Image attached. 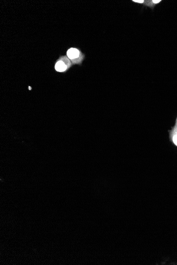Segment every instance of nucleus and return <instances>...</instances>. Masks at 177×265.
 I'll use <instances>...</instances> for the list:
<instances>
[{
  "label": "nucleus",
  "mask_w": 177,
  "mask_h": 265,
  "mask_svg": "<svg viewBox=\"0 0 177 265\" xmlns=\"http://www.w3.org/2000/svg\"><path fill=\"white\" fill-rule=\"evenodd\" d=\"M67 55L70 59H75L80 57V52L76 48H71L67 52Z\"/></svg>",
  "instance_id": "nucleus-1"
},
{
  "label": "nucleus",
  "mask_w": 177,
  "mask_h": 265,
  "mask_svg": "<svg viewBox=\"0 0 177 265\" xmlns=\"http://www.w3.org/2000/svg\"><path fill=\"white\" fill-rule=\"evenodd\" d=\"M161 2H162L161 0H146L145 1L144 5L145 7H149L153 9L156 5L160 3Z\"/></svg>",
  "instance_id": "nucleus-2"
},
{
  "label": "nucleus",
  "mask_w": 177,
  "mask_h": 265,
  "mask_svg": "<svg viewBox=\"0 0 177 265\" xmlns=\"http://www.w3.org/2000/svg\"><path fill=\"white\" fill-rule=\"evenodd\" d=\"M67 68V66L63 61H59L55 65V69L58 72H64Z\"/></svg>",
  "instance_id": "nucleus-3"
},
{
  "label": "nucleus",
  "mask_w": 177,
  "mask_h": 265,
  "mask_svg": "<svg viewBox=\"0 0 177 265\" xmlns=\"http://www.w3.org/2000/svg\"><path fill=\"white\" fill-rule=\"evenodd\" d=\"M174 135L172 136V140L174 141V143L177 146V124L176 127L174 128Z\"/></svg>",
  "instance_id": "nucleus-4"
},
{
  "label": "nucleus",
  "mask_w": 177,
  "mask_h": 265,
  "mask_svg": "<svg viewBox=\"0 0 177 265\" xmlns=\"http://www.w3.org/2000/svg\"><path fill=\"white\" fill-rule=\"evenodd\" d=\"M134 3H136L143 4L144 3V0H132V1Z\"/></svg>",
  "instance_id": "nucleus-5"
}]
</instances>
